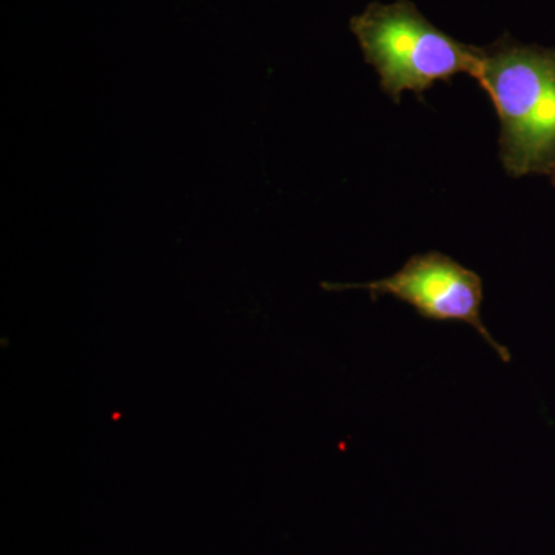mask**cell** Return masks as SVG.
I'll return each instance as SVG.
<instances>
[{
    "label": "cell",
    "mask_w": 555,
    "mask_h": 555,
    "mask_svg": "<svg viewBox=\"0 0 555 555\" xmlns=\"http://www.w3.org/2000/svg\"><path fill=\"white\" fill-rule=\"evenodd\" d=\"M477 82L500 118V158L511 177L555 169V50L503 39L480 49Z\"/></svg>",
    "instance_id": "cell-1"
},
{
    "label": "cell",
    "mask_w": 555,
    "mask_h": 555,
    "mask_svg": "<svg viewBox=\"0 0 555 555\" xmlns=\"http://www.w3.org/2000/svg\"><path fill=\"white\" fill-rule=\"evenodd\" d=\"M350 27L390 100H400L404 91L422 93L459 75L477 79L480 73V49L438 30L408 0L371 3Z\"/></svg>",
    "instance_id": "cell-2"
},
{
    "label": "cell",
    "mask_w": 555,
    "mask_h": 555,
    "mask_svg": "<svg viewBox=\"0 0 555 555\" xmlns=\"http://www.w3.org/2000/svg\"><path fill=\"white\" fill-rule=\"evenodd\" d=\"M331 288H364L371 297H390L412 306L420 317L443 323H465L476 328L496 356L509 363L511 353L492 337L481 320L483 281L455 259L427 251L409 259L392 276L364 284H339Z\"/></svg>",
    "instance_id": "cell-3"
},
{
    "label": "cell",
    "mask_w": 555,
    "mask_h": 555,
    "mask_svg": "<svg viewBox=\"0 0 555 555\" xmlns=\"http://www.w3.org/2000/svg\"><path fill=\"white\" fill-rule=\"evenodd\" d=\"M550 177L553 178V182L555 185V169L553 171H551Z\"/></svg>",
    "instance_id": "cell-4"
}]
</instances>
